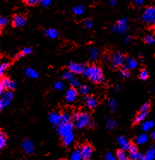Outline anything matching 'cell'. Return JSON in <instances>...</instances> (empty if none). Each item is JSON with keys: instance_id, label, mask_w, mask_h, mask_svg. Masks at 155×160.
<instances>
[{"instance_id": "obj_28", "label": "cell", "mask_w": 155, "mask_h": 160, "mask_svg": "<svg viewBox=\"0 0 155 160\" xmlns=\"http://www.w3.org/2000/svg\"><path fill=\"white\" fill-rule=\"evenodd\" d=\"M7 143H8L7 135L5 134V133L1 132V134H0V148L1 149L4 148L7 146Z\"/></svg>"}, {"instance_id": "obj_22", "label": "cell", "mask_w": 155, "mask_h": 160, "mask_svg": "<svg viewBox=\"0 0 155 160\" xmlns=\"http://www.w3.org/2000/svg\"><path fill=\"white\" fill-rule=\"evenodd\" d=\"M74 140H75V134H74V133L69 134V135H67L65 137L62 138L63 143L65 147H69V146L72 144Z\"/></svg>"}, {"instance_id": "obj_13", "label": "cell", "mask_w": 155, "mask_h": 160, "mask_svg": "<svg viewBox=\"0 0 155 160\" xmlns=\"http://www.w3.org/2000/svg\"><path fill=\"white\" fill-rule=\"evenodd\" d=\"M22 147L27 154H33L34 152V145L33 141H30L29 139H26L23 141Z\"/></svg>"}, {"instance_id": "obj_33", "label": "cell", "mask_w": 155, "mask_h": 160, "mask_svg": "<svg viewBox=\"0 0 155 160\" xmlns=\"http://www.w3.org/2000/svg\"><path fill=\"white\" fill-rule=\"evenodd\" d=\"M106 127L109 130H112L114 129L116 127H117V122L114 120V119H112V118H109L107 121H106Z\"/></svg>"}, {"instance_id": "obj_52", "label": "cell", "mask_w": 155, "mask_h": 160, "mask_svg": "<svg viewBox=\"0 0 155 160\" xmlns=\"http://www.w3.org/2000/svg\"><path fill=\"white\" fill-rule=\"evenodd\" d=\"M142 160H150V159H148V158L145 157V156H144V157H142Z\"/></svg>"}, {"instance_id": "obj_4", "label": "cell", "mask_w": 155, "mask_h": 160, "mask_svg": "<svg viewBox=\"0 0 155 160\" xmlns=\"http://www.w3.org/2000/svg\"><path fill=\"white\" fill-rule=\"evenodd\" d=\"M74 124L72 122H67V123H61L58 127V132L62 138L65 137L69 134L74 133Z\"/></svg>"}, {"instance_id": "obj_15", "label": "cell", "mask_w": 155, "mask_h": 160, "mask_svg": "<svg viewBox=\"0 0 155 160\" xmlns=\"http://www.w3.org/2000/svg\"><path fill=\"white\" fill-rule=\"evenodd\" d=\"M128 28V24H127V21L125 19H122L118 22L117 27L113 28L114 31H118L120 33H124Z\"/></svg>"}, {"instance_id": "obj_24", "label": "cell", "mask_w": 155, "mask_h": 160, "mask_svg": "<svg viewBox=\"0 0 155 160\" xmlns=\"http://www.w3.org/2000/svg\"><path fill=\"white\" fill-rule=\"evenodd\" d=\"M46 35L50 39H57L59 36V32L54 28H50L46 31Z\"/></svg>"}, {"instance_id": "obj_23", "label": "cell", "mask_w": 155, "mask_h": 160, "mask_svg": "<svg viewBox=\"0 0 155 160\" xmlns=\"http://www.w3.org/2000/svg\"><path fill=\"white\" fill-rule=\"evenodd\" d=\"M148 140V134H146L145 133L143 134H139L137 137L135 138V143L137 145H142V144H145Z\"/></svg>"}, {"instance_id": "obj_19", "label": "cell", "mask_w": 155, "mask_h": 160, "mask_svg": "<svg viewBox=\"0 0 155 160\" xmlns=\"http://www.w3.org/2000/svg\"><path fill=\"white\" fill-rule=\"evenodd\" d=\"M69 160H83L82 153L81 148H76L70 153Z\"/></svg>"}, {"instance_id": "obj_27", "label": "cell", "mask_w": 155, "mask_h": 160, "mask_svg": "<svg viewBox=\"0 0 155 160\" xmlns=\"http://www.w3.org/2000/svg\"><path fill=\"white\" fill-rule=\"evenodd\" d=\"M117 159L118 160H129V157L127 155L124 150L120 149L117 152Z\"/></svg>"}, {"instance_id": "obj_55", "label": "cell", "mask_w": 155, "mask_h": 160, "mask_svg": "<svg viewBox=\"0 0 155 160\" xmlns=\"http://www.w3.org/2000/svg\"><path fill=\"white\" fill-rule=\"evenodd\" d=\"M154 90H155V89H154Z\"/></svg>"}, {"instance_id": "obj_39", "label": "cell", "mask_w": 155, "mask_h": 160, "mask_svg": "<svg viewBox=\"0 0 155 160\" xmlns=\"http://www.w3.org/2000/svg\"><path fill=\"white\" fill-rule=\"evenodd\" d=\"M121 75H122V77H124V78H128V77H129V76H130L129 69H127L125 66H123L122 70H121Z\"/></svg>"}, {"instance_id": "obj_50", "label": "cell", "mask_w": 155, "mask_h": 160, "mask_svg": "<svg viewBox=\"0 0 155 160\" xmlns=\"http://www.w3.org/2000/svg\"><path fill=\"white\" fill-rule=\"evenodd\" d=\"M114 90H115L116 92H118L120 90V86H115V88H114Z\"/></svg>"}, {"instance_id": "obj_38", "label": "cell", "mask_w": 155, "mask_h": 160, "mask_svg": "<svg viewBox=\"0 0 155 160\" xmlns=\"http://www.w3.org/2000/svg\"><path fill=\"white\" fill-rule=\"evenodd\" d=\"M139 77H140V79L143 80V81L147 80V79L148 78V70H146V69L141 70L140 74H139Z\"/></svg>"}, {"instance_id": "obj_41", "label": "cell", "mask_w": 155, "mask_h": 160, "mask_svg": "<svg viewBox=\"0 0 155 160\" xmlns=\"http://www.w3.org/2000/svg\"><path fill=\"white\" fill-rule=\"evenodd\" d=\"M65 88V86L63 84L62 82H55V84H54V88L58 90V91H61V90H63V88Z\"/></svg>"}, {"instance_id": "obj_14", "label": "cell", "mask_w": 155, "mask_h": 160, "mask_svg": "<svg viewBox=\"0 0 155 160\" xmlns=\"http://www.w3.org/2000/svg\"><path fill=\"white\" fill-rule=\"evenodd\" d=\"M48 119L51 123H52L55 126H59L62 123V120H61V115H59L56 111H52L49 114Z\"/></svg>"}, {"instance_id": "obj_16", "label": "cell", "mask_w": 155, "mask_h": 160, "mask_svg": "<svg viewBox=\"0 0 155 160\" xmlns=\"http://www.w3.org/2000/svg\"><path fill=\"white\" fill-rule=\"evenodd\" d=\"M76 97H77V91L74 88H69L65 93V98L68 102L75 101Z\"/></svg>"}, {"instance_id": "obj_46", "label": "cell", "mask_w": 155, "mask_h": 160, "mask_svg": "<svg viewBox=\"0 0 155 160\" xmlns=\"http://www.w3.org/2000/svg\"><path fill=\"white\" fill-rule=\"evenodd\" d=\"M71 86H72L73 88H79L80 86H81V84H80V82L77 80V79H74V80H72L71 81Z\"/></svg>"}, {"instance_id": "obj_30", "label": "cell", "mask_w": 155, "mask_h": 160, "mask_svg": "<svg viewBox=\"0 0 155 160\" xmlns=\"http://www.w3.org/2000/svg\"><path fill=\"white\" fill-rule=\"evenodd\" d=\"M32 51H33V50H32V48H30V47H24V48L21 51V52L16 56V58H22L24 56L28 55V54H30V53L32 52Z\"/></svg>"}, {"instance_id": "obj_1", "label": "cell", "mask_w": 155, "mask_h": 160, "mask_svg": "<svg viewBox=\"0 0 155 160\" xmlns=\"http://www.w3.org/2000/svg\"><path fill=\"white\" fill-rule=\"evenodd\" d=\"M83 75L94 83H99L103 81L102 69L97 65H91L86 67L83 71Z\"/></svg>"}, {"instance_id": "obj_51", "label": "cell", "mask_w": 155, "mask_h": 160, "mask_svg": "<svg viewBox=\"0 0 155 160\" xmlns=\"http://www.w3.org/2000/svg\"><path fill=\"white\" fill-rule=\"evenodd\" d=\"M110 3H112V5H113V4L116 3V0H110Z\"/></svg>"}, {"instance_id": "obj_7", "label": "cell", "mask_w": 155, "mask_h": 160, "mask_svg": "<svg viewBox=\"0 0 155 160\" xmlns=\"http://www.w3.org/2000/svg\"><path fill=\"white\" fill-rule=\"evenodd\" d=\"M14 97L13 92L11 91H6L2 94V98L0 99V109L3 110V108H5L7 105H9L10 101L12 100Z\"/></svg>"}, {"instance_id": "obj_10", "label": "cell", "mask_w": 155, "mask_h": 160, "mask_svg": "<svg viewBox=\"0 0 155 160\" xmlns=\"http://www.w3.org/2000/svg\"><path fill=\"white\" fill-rule=\"evenodd\" d=\"M16 82L12 81L10 78H3L1 80V83H0V87L3 88V90H7V91H11L13 89L16 88Z\"/></svg>"}, {"instance_id": "obj_26", "label": "cell", "mask_w": 155, "mask_h": 160, "mask_svg": "<svg viewBox=\"0 0 155 160\" xmlns=\"http://www.w3.org/2000/svg\"><path fill=\"white\" fill-rule=\"evenodd\" d=\"M25 74L28 77L32 79H36L39 77V74L36 70H34L33 69H31V68H28L25 71Z\"/></svg>"}, {"instance_id": "obj_47", "label": "cell", "mask_w": 155, "mask_h": 160, "mask_svg": "<svg viewBox=\"0 0 155 160\" xmlns=\"http://www.w3.org/2000/svg\"><path fill=\"white\" fill-rule=\"evenodd\" d=\"M144 3V0H134V3L136 6H141Z\"/></svg>"}, {"instance_id": "obj_34", "label": "cell", "mask_w": 155, "mask_h": 160, "mask_svg": "<svg viewBox=\"0 0 155 160\" xmlns=\"http://www.w3.org/2000/svg\"><path fill=\"white\" fill-rule=\"evenodd\" d=\"M78 92H79L80 94L87 95L89 93L90 89H89V88L87 85H81L78 88Z\"/></svg>"}, {"instance_id": "obj_8", "label": "cell", "mask_w": 155, "mask_h": 160, "mask_svg": "<svg viewBox=\"0 0 155 160\" xmlns=\"http://www.w3.org/2000/svg\"><path fill=\"white\" fill-rule=\"evenodd\" d=\"M125 58H124V56L123 54L121 52H117L115 53L114 55L112 56V58H111V61H112V65L116 67V68H118V67H120V66H122L124 62H125Z\"/></svg>"}, {"instance_id": "obj_54", "label": "cell", "mask_w": 155, "mask_h": 160, "mask_svg": "<svg viewBox=\"0 0 155 160\" xmlns=\"http://www.w3.org/2000/svg\"><path fill=\"white\" fill-rule=\"evenodd\" d=\"M59 160H63V159H59Z\"/></svg>"}, {"instance_id": "obj_32", "label": "cell", "mask_w": 155, "mask_h": 160, "mask_svg": "<svg viewBox=\"0 0 155 160\" xmlns=\"http://www.w3.org/2000/svg\"><path fill=\"white\" fill-rule=\"evenodd\" d=\"M62 78L65 79V80H68V81H72L74 80V75H73V73L69 70H65V71L63 72L62 74Z\"/></svg>"}, {"instance_id": "obj_42", "label": "cell", "mask_w": 155, "mask_h": 160, "mask_svg": "<svg viewBox=\"0 0 155 160\" xmlns=\"http://www.w3.org/2000/svg\"><path fill=\"white\" fill-rule=\"evenodd\" d=\"M74 13L76 14V15H82V14L84 12V8L82 6H76L74 8Z\"/></svg>"}, {"instance_id": "obj_18", "label": "cell", "mask_w": 155, "mask_h": 160, "mask_svg": "<svg viewBox=\"0 0 155 160\" xmlns=\"http://www.w3.org/2000/svg\"><path fill=\"white\" fill-rule=\"evenodd\" d=\"M117 141H118V143L121 147V149H122V150H129L130 143L128 141V139H126L123 136H119Z\"/></svg>"}, {"instance_id": "obj_2", "label": "cell", "mask_w": 155, "mask_h": 160, "mask_svg": "<svg viewBox=\"0 0 155 160\" xmlns=\"http://www.w3.org/2000/svg\"><path fill=\"white\" fill-rule=\"evenodd\" d=\"M74 125L79 129L88 127L92 123L91 118L86 112H77L74 115Z\"/></svg>"}, {"instance_id": "obj_53", "label": "cell", "mask_w": 155, "mask_h": 160, "mask_svg": "<svg viewBox=\"0 0 155 160\" xmlns=\"http://www.w3.org/2000/svg\"><path fill=\"white\" fill-rule=\"evenodd\" d=\"M129 39H130V38H129V37H127V38H126V39H125V42H129Z\"/></svg>"}, {"instance_id": "obj_43", "label": "cell", "mask_w": 155, "mask_h": 160, "mask_svg": "<svg viewBox=\"0 0 155 160\" xmlns=\"http://www.w3.org/2000/svg\"><path fill=\"white\" fill-rule=\"evenodd\" d=\"M7 24H8V19H7L6 17H0V27H1V29L6 26Z\"/></svg>"}, {"instance_id": "obj_45", "label": "cell", "mask_w": 155, "mask_h": 160, "mask_svg": "<svg viewBox=\"0 0 155 160\" xmlns=\"http://www.w3.org/2000/svg\"><path fill=\"white\" fill-rule=\"evenodd\" d=\"M116 158L112 152H107L106 154V160H116Z\"/></svg>"}, {"instance_id": "obj_25", "label": "cell", "mask_w": 155, "mask_h": 160, "mask_svg": "<svg viewBox=\"0 0 155 160\" xmlns=\"http://www.w3.org/2000/svg\"><path fill=\"white\" fill-rule=\"evenodd\" d=\"M89 56H90V58L93 60V61L97 60L99 57V50L95 48V47H92L91 49L89 50Z\"/></svg>"}, {"instance_id": "obj_9", "label": "cell", "mask_w": 155, "mask_h": 160, "mask_svg": "<svg viewBox=\"0 0 155 160\" xmlns=\"http://www.w3.org/2000/svg\"><path fill=\"white\" fill-rule=\"evenodd\" d=\"M129 160H142V156L141 152H139L138 149L135 144H130L129 148Z\"/></svg>"}, {"instance_id": "obj_17", "label": "cell", "mask_w": 155, "mask_h": 160, "mask_svg": "<svg viewBox=\"0 0 155 160\" xmlns=\"http://www.w3.org/2000/svg\"><path fill=\"white\" fill-rule=\"evenodd\" d=\"M83 101L85 103V105L90 109H93L97 106L98 102L96 100V98L92 96H87L86 98L83 99Z\"/></svg>"}, {"instance_id": "obj_44", "label": "cell", "mask_w": 155, "mask_h": 160, "mask_svg": "<svg viewBox=\"0 0 155 160\" xmlns=\"http://www.w3.org/2000/svg\"><path fill=\"white\" fill-rule=\"evenodd\" d=\"M83 25H84V27H85L86 28H91L92 27V20L86 19L84 21V22H83Z\"/></svg>"}, {"instance_id": "obj_40", "label": "cell", "mask_w": 155, "mask_h": 160, "mask_svg": "<svg viewBox=\"0 0 155 160\" xmlns=\"http://www.w3.org/2000/svg\"><path fill=\"white\" fill-rule=\"evenodd\" d=\"M8 66H9V62H3L1 65H0V76L2 77L4 74V72L8 68Z\"/></svg>"}, {"instance_id": "obj_21", "label": "cell", "mask_w": 155, "mask_h": 160, "mask_svg": "<svg viewBox=\"0 0 155 160\" xmlns=\"http://www.w3.org/2000/svg\"><path fill=\"white\" fill-rule=\"evenodd\" d=\"M155 122L154 121H145L142 122V129L144 132H147V131H149L150 129H152V128L154 127Z\"/></svg>"}, {"instance_id": "obj_49", "label": "cell", "mask_w": 155, "mask_h": 160, "mask_svg": "<svg viewBox=\"0 0 155 160\" xmlns=\"http://www.w3.org/2000/svg\"><path fill=\"white\" fill-rule=\"evenodd\" d=\"M150 136H151V139H152V141H155V130H152V132L151 133V135H150Z\"/></svg>"}, {"instance_id": "obj_48", "label": "cell", "mask_w": 155, "mask_h": 160, "mask_svg": "<svg viewBox=\"0 0 155 160\" xmlns=\"http://www.w3.org/2000/svg\"><path fill=\"white\" fill-rule=\"evenodd\" d=\"M50 3H51V0H43V1H42V4L45 5V6L49 5Z\"/></svg>"}, {"instance_id": "obj_29", "label": "cell", "mask_w": 155, "mask_h": 160, "mask_svg": "<svg viewBox=\"0 0 155 160\" xmlns=\"http://www.w3.org/2000/svg\"><path fill=\"white\" fill-rule=\"evenodd\" d=\"M145 157H147L148 159L153 160L155 158V146H152L146 152Z\"/></svg>"}, {"instance_id": "obj_5", "label": "cell", "mask_w": 155, "mask_h": 160, "mask_svg": "<svg viewBox=\"0 0 155 160\" xmlns=\"http://www.w3.org/2000/svg\"><path fill=\"white\" fill-rule=\"evenodd\" d=\"M149 111H150V103L147 102V103H145V104L141 107L140 111L138 112V114L135 117V123H139V122H141L144 121L145 118H147L148 114Z\"/></svg>"}, {"instance_id": "obj_35", "label": "cell", "mask_w": 155, "mask_h": 160, "mask_svg": "<svg viewBox=\"0 0 155 160\" xmlns=\"http://www.w3.org/2000/svg\"><path fill=\"white\" fill-rule=\"evenodd\" d=\"M43 0H23V2L25 4L28 5V6H36L40 3H42Z\"/></svg>"}, {"instance_id": "obj_20", "label": "cell", "mask_w": 155, "mask_h": 160, "mask_svg": "<svg viewBox=\"0 0 155 160\" xmlns=\"http://www.w3.org/2000/svg\"><path fill=\"white\" fill-rule=\"evenodd\" d=\"M124 66L129 70H132L137 67V61L133 58H128L125 60V65Z\"/></svg>"}, {"instance_id": "obj_3", "label": "cell", "mask_w": 155, "mask_h": 160, "mask_svg": "<svg viewBox=\"0 0 155 160\" xmlns=\"http://www.w3.org/2000/svg\"><path fill=\"white\" fill-rule=\"evenodd\" d=\"M142 20L148 25L155 24V6L147 8L142 15Z\"/></svg>"}, {"instance_id": "obj_36", "label": "cell", "mask_w": 155, "mask_h": 160, "mask_svg": "<svg viewBox=\"0 0 155 160\" xmlns=\"http://www.w3.org/2000/svg\"><path fill=\"white\" fill-rule=\"evenodd\" d=\"M108 106L112 111H116L117 106H118V102H117L115 98H110L108 100Z\"/></svg>"}, {"instance_id": "obj_11", "label": "cell", "mask_w": 155, "mask_h": 160, "mask_svg": "<svg viewBox=\"0 0 155 160\" xmlns=\"http://www.w3.org/2000/svg\"><path fill=\"white\" fill-rule=\"evenodd\" d=\"M69 71H71L73 74H81L86 69V65L82 63H77V62H70L68 66Z\"/></svg>"}, {"instance_id": "obj_31", "label": "cell", "mask_w": 155, "mask_h": 160, "mask_svg": "<svg viewBox=\"0 0 155 160\" xmlns=\"http://www.w3.org/2000/svg\"><path fill=\"white\" fill-rule=\"evenodd\" d=\"M72 119L71 115L69 114V112H63L61 114V120H62V123H67V122H70Z\"/></svg>"}, {"instance_id": "obj_6", "label": "cell", "mask_w": 155, "mask_h": 160, "mask_svg": "<svg viewBox=\"0 0 155 160\" xmlns=\"http://www.w3.org/2000/svg\"><path fill=\"white\" fill-rule=\"evenodd\" d=\"M27 19L26 17L22 15H15L11 19V24L14 28H20L26 25Z\"/></svg>"}, {"instance_id": "obj_12", "label": "cell", "mask_w": 155, "mask_h": 160, "mask_svg": "<svg viewBox=\"0 0 155 160\" xmlns=\"http://www.w3.org/2000/svg\"><path fill=\"white\" fill-rule=\"evenodd\" d=\"M81 150H82V153L83 160L91 159L92 155V152H93L92 146H90L88 144H86V145H84V146L81 147Z\"/></svg>"}, {"instance_id": "obj_37", "label": "cell", "mask_w": 155, "mask_h": 160, "mask_svg": "<svg viewBox=\"0 0 155 160\" xmlns=\"http://www.w3.org/2000/svg\"><path fill=\"white\" fill-rule=\"evenodd\" d=\"M144 42L146 44H149V45H151V44H154L155 43V38L151 34H148V35H146L144 37Z\"/></svg>"}]
</instances>
